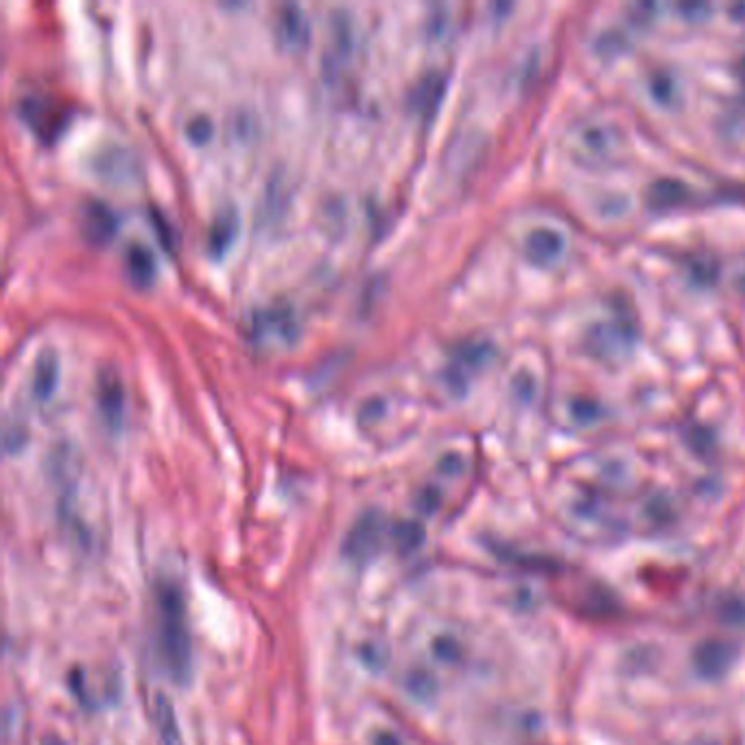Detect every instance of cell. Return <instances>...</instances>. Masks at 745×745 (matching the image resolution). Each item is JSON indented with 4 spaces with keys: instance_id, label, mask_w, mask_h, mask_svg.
Here are the masks:
<instances>
[{
    "instance_id": "cell-1",
    "label": "cell",
    "mask_w": 745,
    "mask_h": 745,
    "mask_svg": "<svg viewBox=\"0 0 745 745\" xmlns=\"http://www.w3.org/2000/svg\"><path fill=\"white\" fill-rule=\"evenodd\" d=\"M155 621H158V651L170 680L186 685L193 674V640L186 621L184 594L175 582L155 586Z\"/></svg>"
},
{
    "instance_id": "cell-2",
    "label": "cell",
    "mask_w": 745,
    "mask_h": 745,
    "mask_svg": "<svg viewBox=\"0 0 745 745\" xmlns=\"http://www.w3.org/2000/svg\"><path fill=\"white\" fill-rule=\"evenodd\" d=\"M385 536V516L379 510H367L350 527L344 540V556L356 566H365L379 553Z\"/></svg>"
},
{
    "instance_id": "cell-3",
    "label": "cell",
    "mask_w": 745,
    "mask_h": 745,
    "mask_svg": "<svg viewBox=\"0 0 745 745\" xmlns=\"http://www.w3.org/2000/svg\"><path fill=\"white\" fill-rule=\"evenodd\" d=\"M298 335V322L287 304H273L253 310L250 317V337L256 341H291Z\"/></svg>"
},
{
    "instance_id": "cell-4",
    "label": "cell",
    "mask_w": 745,
    "mask_h": 745,
    "mask_svg": "<svg viewBox=\"0 0 745 745\" xmlns=\"http://www.w3.org/2000/svg\"><path fill=\"white\" fill-rule=\"evenodd\" d=\"M20 114L33 127V132L40 138H44V141L55 138L61 132V127L66 125L64 107L55 106V101L40 95H31L27 99L20 101Z\"/></svg>"
},
{
    "instance_id": "cell-5",
    "label": "cell",
    "mask_w": 745,
    "mask_h": 745,
    "mask_svg": "<svg viewBox=\"0 0 745 745\" xmlns=\"http://www.w3.org/2000/svg\"><path fill=\"white\" fill-rule=\"evenodd\" d=\"M92 167L101 178L114 184H127L129 179L138 178V160L136 155L121 144H103L92 158Z\"/></svg>"
},
{
    "instance_id": "cell-6",
    "label": "cell",
    "mask_w": 745,
    "mask_h": 745,
    "mask_svg": "<svg viewBox=\"0 0 745 745\" xmlns=\"http://www.w3.org/2000/svg\"><path fill=\"white\" fill-rule=\"evenodd\" d=\"M734 658H737V649L731 643H726V640H704L693 651V669L704 680H717V677L726 676Z\"/></svg>"
},
{
    "instance_id": "cell-7",
    "label": "cell",
    "mask_w": 745,
    "mask_h": 745,
    "mask_svg": "<svg viewBox=\"0 0 745 745\" xmlns=\"http://www.w3.org/2000/svg\"><path fill=\"white\" fill-rule=\"evenodd\" d=\"M79 225L81 232L92 245H103L114 236L116 232V215L106 201L101 199H87L81 204L79 212Z\"/></svg>"
},
{
    "instance_id": "cell-8",
    "label": "cell",
    "mask_w": 745,
    "mask_h": 745,
    "mask_svg": "<svg viewBox=\"0 0 745 745\" xmlns=\"http://www.w3.org/2000/svg\"><path fill=\"white\" fill-rule=\"evenodd\" d=\"M97 402L99 411L110 427L116 428L125 416V387L110 367H103L97 379Z\"/></svg>"
},
{
    "instance_id": "cell-9",
    "label": "cell",
    "mask_w": 745,
    "mask_h": 745,
    "mask_svg": "<svg viewBox=\"0 0 745 745\" xmlns=\"http://www.w3.org/2000/svg\"><path fill=\"white\" fill-rule=\"evenodd\" d=\"M276 35L287 49H299L308 40V18L296 3H284L276 12Z\"/></svg>"
},
{
    "instance_id": "cell-10",
    "label": "cell",
    "mask_w": 745,
    "mask_h": 745,
    "mask_svg": "<svg viewBox=\"0 0 745 745\" xmlns=\"http://www.w3.org/2000/svg\"><path fill=\"white\" fill-rule=\"evenodd\" d=\"M446 77L439 70H428L418 79V84L409 92V103L413 110H418L424 118H431L436 114L439 101H442Z\"/></svg>"
},
{
    "instance_id": "cell-11",
    "label": "cell",
    "mask_w": 745,
    "mask_h": 745,
    "mask_svg": "<svg viewBox=\"0 0 745 745\" xmlns=\"http://www.w3.org/2000/svg\"><path fill=\"white\" fill-rule=\"evenodd\" d=\"M236 230H239V216H236L235 208H221L212 216L208 239H206V245H208L212 256L219 258L230 247V243L236 236Z\"/></svg>"
},
{
    "instance_id": "cell-12",
    "label": "cell",
    "mask_w": 745,
    "mask_h": 745,
    "mask_svg": "<svg viewBox=\"0 0 745 745\" xmlns=\"http://www.w3.org/2000/svg\"><path fill=\"white\" fill-rule=\"evenodd\" d=\"M153 719H155V734H158L160 745H186L182 731H179L178 715H175L173 704L164 693H158L153 700Z\"/></svg>"
},
{
    "instance_id": "cell-13",
    "label": "cell",
    "mask_w": 745,
    "mask_h": 745,
    "mask_svg": "<svg viewBox=\"0 0 745 745\" xmlns=\"http://www.w3.org/2000/svg\"><path fill=\"white\" fill-rule=\"evenodd\" d=\"M562 250L564 239L560 232L547 230V227L531 232L525 245L527 258H529L531 262H536V265H551V262L560 256Z\"/></svg>"
},
{
    "instance_id": "cell-14",
    "label": "cell",
    "mask_w": 745,
    "mask_h": 745,
    "mask_svg": "<svg viewBox=\"0 0 745 745\" xmlns=\"http://www.w3.org/2000/svg\"><path fill=\"white\" fill-rule=\"evenodd\" d=\"M57 372H60V367H57L55 352H40V356L33 363V374H31V390H33L35 398L46 400V398L53 394L57 385Z\"/></svg>"
},
{
    "instance_id": "cell-15",
    "label": "cell",
    "mask_w": 745,
    "mask_h": 745,
    "mask_svg": "<svg viewBox=\"0 0 745 745\" xmlns=\"http://www.w3.org/2000/svg\"><path fill=\"white\" fill-rule=\"evenodd\" d=\"M689 195L691 190L677 179H658V182L649 186L647 201H649L651 210H671L685 204Z\"/></svg>"
},
{
    "instance_id": "cell-16",
    "label": "cell",
    "mask_w": 745,
    "mask_h": 745,
    "mask_svg": "<svg viewBox=\"0 0 745 745\" xmlns=\"http://www.w3.org/2000/svg\"><path fill=\"white\" fill-rule=\"evenodd\" d=\"M125 262L129 273L138 284H149L155 276V258L153 252L144 243L132 241L125 250Z\"/></svg>"
},
{
    "instance_id": "cell-17",
    "label": "cell",
    "mask_w": 745,
    "mask_h": 745,
    "mask_svg": "<svg viewBox=\"0 0 745 745\" xmlns=\"http://www.w3.org/2000/svg\"><path fill=\"white\" fill-rule=\"evenodd\" d=\"M396 548L400 553H411L424 542V527L418 520H400L391 527Z\"/></svg>"
},
{
    "instance_id": "cell-18",
    "label": "cell",
    "mask_w": 745,
    "mask_h": 745,
    "mask_svg": "<svg viewBox=\"0 0 745 745\" xmlns=\"http://www.w3.org/2000/svg\"><path fill=\"white\" fill-rule=\"evenodd\" d=\"M455 356H457V365H453V367L481 365L490 356V345H485V344H464V345H459L457 352H455Z\"/></svg>"
},
{
    "instance_id": "cell-19",
    "label": "cell",
    "mask_w": 745,
    "mask_h": 745,
    "mask_svg": "<svg viewBox=\"0 0 745 745\" xmlns=\"http://www.w3.org/2000/svg\"><path fill=\"white\" fill-rule=\"evenodd\" d=\"M212 133V121L206 114H195L186 123V136L193 143H206Z\"/></svg>"
},
{
    "instance_id": "cell-20",
    "label": "cell",
    "mask_w": 745,
    "mask_h": 745,
    "mask_svg": "<svg viewBox=\"0 0 745 745\" xmlns=\"http://www.w3.org/2000/svg\"><path fill=\"white\" fill-rule=\"evenodd\" d=\"M433 651H436V656L439 660L444 662H455L459 660V656H462V647L455 639H450V636H442V639H437L436 643H433Z\"/></svg>"
},
{
    "instance_id": "cell-21",
    "label": "cell",
    "mask_w": 745,
    "mask_h": 745,
    "mask_svg": "<svg viewBox=\"0 0 745 745\" xmlns=\"http://www.w3.org/2000/svg\"><path fill=\"white\" fill-rule=\"evenodd\" d=\"M433 689H436V685H433V680L424 674V671H416V674L409 677V691L416 693L420 700H424L427 695H431Z\"/></svg>"
},
{
    "instance_id": "cell-22",
    "label": "cell",
    "mask_w": 745,
    "mask_h": 745,
    "mask_svg": "<svg viewBox=\"0 0 745 745\" xmlns=\"http://www.w3.org/2000/svg\"><path fill=\"white\" fill-rule=\"evenodd\" d=\"M23 442H24L23 427H18V424H15V427H12V424H9V427L5 428V446H7L9 453L18 448Z\"/></svg>"
},
{
    "instance_id": "cell-23",
    "label": "cell",
    "mask_w": 745,
    "mask_h": 745,
    "mask_svg": "<svg viewBox=\"0 0 745 745\" xmlns=\"http://www.w3.org/2000/svg\"><path fill=\"white\" fill-rule=\"evenodd\" d=\"M439 503V492L436 488H424L420 492V501H418V505L422 507L424 511H433Z\"/></svg>"
},
{
    "instance_id": "cell-24",
    "label": "cell",
    "mask_w": 745,
    "mask_h": 745,
    "mask_svg": "<svg viewBox=\"0 0 745 745\" xmlns=\"http://www.w3.org/2000/svg\"><path fill=\"white\" fill-rule=\"evenodd\" d=\"M462 465H464L462 457H459V455L450 453L442 459V462H439V470H442V473H446V474H457L459 470H462Z\"/></svg>"
},
{
    "instance_id": "cell-25",
    "label": "cell",
    "mask_w": 745,
    "mask_h": 745,
    "mask_svg": "<svg viewBox=\"0 0 745 745\" xmlns=\"http://www.w3.org/2000/svg\"><path fill=\"white\" fill-rule=\"evenodd\" d=\"M374 745H402V743L398 741V737H394L391 732H382V734H379V737H376Z\"/></svg>"
}]
</instances>
